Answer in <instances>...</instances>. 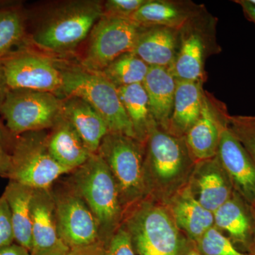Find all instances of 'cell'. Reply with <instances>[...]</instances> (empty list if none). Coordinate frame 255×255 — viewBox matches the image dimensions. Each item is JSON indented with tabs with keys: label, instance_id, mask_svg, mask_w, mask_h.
Instances as JSON below:
<instances>
[{
	"label": "cell",
	"instance_id": "obj_1",
	"mask_svg": "<svg viewBox=\"0 0 255 255\" xmlns=\"http://www.w3.org/2000/svg\"><path fill=\"white\" fill-rule=\"evenodd\" d=\"M196 163L184 137L174 136L159 127L152 128L145 142L146 199L165 206L189 184Z\"/></svg>",
	"mask_w": 255,
	"mask_h": 255
},
{
	"label": "cell",
	"instance_id": "obj_2",
	"mask_svg": "<svg viewBox=\"0 0 255 255\" xmlns=\"http://www.w3.org/2000/svg\"><path fill=\"white\" fill-rule=\"evenodd\" d=\"M67 181L78 191L98 223L100 241L107 248L123 224L124 211L112 172L98 153L68 174Z\"/></svg>",
	"mask_w": 255,
	"mask_h": 255
},
{
	"label": "cell",
	"instance_id": "obj_3",
	"mask_svg": "<svg viewBox=\"0 0 255 255\" xmlns=\"http://www.w3.org/2000/svg\"><path fill=\"white\" fill-rule=\"evenodd\" d=\"M123 226L136 255H187L194 246L165 206L144 199L124 216Z\"/></svg>",
	"mask_w": 255,
	"mask_h": 255
},
{
	"label": "cell",
	"instance_id": "obj_4",
	"mask_svg": "<svg viewBox=\"0 0 255 255\" xmlns=\"http://www.w3.org/2000/svg\"><path fill=\"white\" fill-rule=\"evenodd\" d=\"M97 153L112 172L125 216L147 197L144 178L145 143L124 134L109 132Z\"/></svg>",
	"mask_w": 255,
	"mask_h": 255
},
{
	"label": "cell",
	"instance_id": "obj_5",
	"mask_svg": "<svg viewBox=\"0 0 255 255\" xmlns=\"http://www.w3.org/2000/svg\"><path fill=\"white\" fill-rule=\"evenodd\" d=\"M62 94L87 102L105 120L109 132L136 138L131 122L119 97L118 89L102 73L85 69L62 71Z\"/></svg>",
	"mask_w": 255,
	"mask_h": 255
},
{
	"label": "cell",
	"instance_id": "obj_6",
	"mask_svg": "<svg viewBox=\"0 0 255 255\" xmlns=\"http://www.w3.org/2000/svg\"><path fill=\"white\" fill-rule=\"evenodd\" d=\"M103 16L100 1H75L55 10L33 34L37 46L55 52L72 49L91 32Z\"/></svg>",
	"mask_w": 255,
	"mask_h": 255
},
{
	"label": "cell",
	"instance_id": "obj_7",
	"mask_svg": "<svg viewBox=\"0 0 255 255\" xmlns=\"http://www.w3.org/2000/svg\"><path fill=\"white\" fill-rule=\"evenodd\" d=\"M46 130L16 135L11 150L7 179L33 189H50L58 179L70 173L50 153Z\"/></svg>",
	"mask_w": 255,
	"mask_h": 255
},
{
	"label": "cell",
	"instance_id": "obj_8",
	"mask_svg": "<svg viewBox=\"0 0 255 255\" xmlns=\"http://www.w3.org/2000/svg\"><path fill=\"white\" fill-rule=\"evenodd\" d=\"M63 100L50 92L10 89L0 114L11 133L52 128L62 115Z\"/></svg>",
	"mask_w": 255,
	"mask_h": 255
},
{
	"label": "cell",
	"instance_id": "obj_9",
	"mask_svg": "<svg viewBox=\"0 0 255 255\" xmlns=\"http://www.w3.org/2000/svg\"><path fill=\"white\" fill-rule=\"evenodd\" d=\"M60 179L51 190L60 240L69 249L100 241L98 223L93 213L67 179Z\"/></svg>",
	"mask_w": 255,
	"mask_h": 255
},
{
	"label": "cell",
	"instance_id": "obj_10",
	"mask_svg": "<svg viewBox=\"0 0 255 255\" xmlns=\"http://www.w3.org/2000/svg\"><path fill=\"white\" fill-rule=\"evenodd\" d=\"M142 28L130 18L103 15L90 32L84 69L101 73L119 56L131 52Z\"/></svg>",
	"mask_w": 255,
	"mask_h": 255
},
{
	"label": "cell",
	"instance_id": "obj_11",
	"mask_svg": "<svg viewBox=\"0 0 255 255\" xmlns=\"http://www.w3.org/2000/svg\"><path fill=\"white\" fill-rule=\"evenodd\" d=\"M1 60L9 89L62 94L63 73L49 58L20 48Z\"/></svg>",
	"mask_w": 255,
	"mask_h": 255
},
{
	"label": "cell",
	"instance_id": "obj_12",
	"mask_svg": "<svg viewBox=\"0 0 255 255\" xmlns=\"http://www.w3.org/2000/svg\"><path fill=\"white\" fill-rule=\"evenodd\" d=\"M207 14L204 9L180 31L179 50L169 68L177 80L205 82L206 57L210 54L212 43L206 26L212 19Z\"/></svg>",
	"mask_w": 255,
	"mask_h": 255
},
{
	"label": "cell",
	"instance_id": "obj_13",
	"mask_svg": "<svg viewBox=\"0 0 255 255\" xmlns=\"http://www.w3.org/2000/svg\"><path fill=\"white\" fill-rule=\"evenodd\" d=\"M229 117L226 105L205 90L200 117L184 136L196 162L217 155L221 131Z\"/></svg>",
	"mask_w": 255,
	"mask_h": 255
},
{
	"label": "cell",
	"instance_id": "obj_14",
	"mask_svg": "<svg viewBox=\"0 0 255 255\" xmlns=\"http://www.w3.org/2000/svg\"><path fill=\"white\" fill-rule=\"evenodd\" d=\"M218 156L233 189L250 204L255 201V163L227 125L221 131Z\"/></svg>",
	"mask_w": 255,
	"mask_h": 255
},
{
	"label": "cell",
	"instance_id": "obj_15",
	"mask_svg": "<svg viewBox=\"0 0 255 255\" xmlns=\"http://www.w3.org/2000/svg\"><path fill=\"white\" fill-rule=\"evenodd\" d=\"M188 186L201 205L213 213L228 200L234 191L218 155L196 162Z\"/></svg>",
	"mask_w": 255,
	"mask_h": 255
},
{
	"label": "cell",
	"instance_id": "obj_16",
	"mask_svg": "<svg viewBox=\"0 0 255 255\" xmlns=\"http://www.w3.org/2000/svg\"><path fill=\"white\" fill-rule=\"evenodd\" d=\"M214 217L215 227L227 233L234 246L248 253L254 230L251 205L234 191L228 200L214 212Z\"/></svg>",
	"mask_w": 255,
	"mask_h": 255
},
{
	"label": "cell",
	"instance_id": "obj_17",
	"mask_svg": "<svg viewBox=\"0 0 255 255\" xmlns=\"http://www.w3.org/2000/svg\"><path fill=\"white\" fill-rule=\"evenodd\" d=\"M204 9L192 1L147 0L130 19L143 27L160 26L181 31Z\"/></svg>",
	"mask_w": 255,
	"mask_h": 255
},
{
	"label": "cell",
	"instance_id": "obj_18",
	"mask_svg": "<svg viewBox=\"0 0 255 255\" xmlns=\"http://www.w3.org/2000/svg\"><path fill=\"white\" fill-rule=\"evenodd\" d=\"M165 206L178 228L194 243L214 226V213L201 205L188 185Z\"/></svg>",
	"mask_w": 255,
	"mask_h": 255
},
{
	"label": "cell",
	"instance_id": "obj_19",
	"mask_svg": "<svg viewBox=\"0 0 255 255\" xmlns=\"http://www.w3.org/2000/svg\"><path fill=\"white\" fill-rule=\"evenodd\" d=\"M180 31L165 26L142 28L132 52L150 67L170 68L179 50Z\"/></svg>",
	"mask_w": 255,
	"mask_h": 255
},
{
	"label": "cell",
	"instance_id": "obj_20",
	"mask_svg": "<svg viewBox=\"0 0 255 255\" xmlns=\"http://www.w3.org/2000/svg\"><path fill=\"white\" fill-rule=\"evenodd\" d=\"M32 252L46 251L63 243L58 234L51 188L33 189L31 199Z\"/></svg>",
	"mask_w": 255,
	"mask_h": 255
},
{
	"label": "cell",
	"instance_id": "obj_21",
	"mask_svg": "<svg viewBox=\"0 0 255 255\" xmlns=\"http://www.w3.org/2000/svg\"><path fill=\"white\" fill-rule=\"evenodd\" d=\"M62 114L91 153H97L102 139L109 132L108 127L100 114L85 100L68 97L63 100Z\"/></svg>",
	"mask_w": 255,
	"mask_h": 255
},
{
	"label": "cell",
	"instance_id": "obj_22",
	"mask_svg": "<svg viewBox=\"0 0 255 255\" xmlns=\"http://www.w3.org/2000/svg\"><path fill=\"white\" fill-rule=\"evenodd\" d=\"M177 81L169 68L150 67L142 82L156 124L167 131L173 110Z\"/></svg>",
	"mask_w": 255,
	"mask_h": 255
},
{
	"label": "cell",
	"instance_id": "obj_23",
	"mask_svg": "<svg viewBox=\"0 0 255 255\" xmlns=\"http://www.w3.org/2000/svg\"><path fill=\"white\" fill-rule=\"evenodd\" d=\"M177 81L173 110L166 132L182 137L200 117L205 90L204 82Z\"/></svg>",
	"mask_w": 255,
	"mask_h": 255
},
{
	"label": "cell",
	"instance_id": "obj_24",
	"mask_svg": "<svg viewBox=\"0 0 255 255\" xmlns=\"http://www.w3.org/2000/svg\"><path fill=\"white\" fill-rule=\"evenodd\" d=\"M47 143L53 158L70 172L85 163L92 154L63 114L48 134Z\"/></svg>",
	"mask_w": 255,
	"mask_h": 255
},
{
	"label": "cell",
	"instance_id": "obj_25",
	"mask_svg": "<svg viewBox=\"0 0 255 255\" xmlns=\"http://www.w3.org/2000/svg\"><path fill=\"white\" fill-rule=\"evenodd\" d=\"M33 189L9 180L3 193L11 212L15 243L30 253L33 248L31 204Z\"/></svg>",
	"mask_w": 255,
	"mask_h": 255
},
{
	"label": "cell",
	"instance_id": "obj_26",
	"mask_svg": "<svg viewBox=\"0 0 255 255\" xmlns=\"http://www.w3.org/2000/svg\"><path fill=\"white\" fill-rule=\"evenodd\" d=\"M119 97L130 122L135 137L145 143L152 128L158 127L151 112L148 97L142 84L119 87Z\"/></svg>",
	"mask_w": 255,
	"mask_h": 255
},
{
	"label": "cell",
	"instance_id": "obj_27",
	"mask_svg": "<svg viewBox=\"0 0 255 255\" xmlns=\"http://www.w3.org/2000/svg\"><path fill=\"white\" fill-rule=\"evenodd\" d=\"M25 32L21 9L9 4L0 5V60L21 48Z\"/></svg>",
	"mask_w": 255,
	"mask_h": 255
},
{
	"label": "cell",
	"instance_id": "obj_28",
	"mask_svg": "<svg viewBox=\"0 0 255 255\" xmlns=\"http://www.w3.org/2000/svg\"><path fill=\"white\" fill-rule=\"evenodd\" d=\"M149 66L133 52H128L114 60L101 72L117 88L142 84Z\"/></svg>",
	"mask_w": 255,
	"mask_h": 255
},
{
	"label": "cell",
	"instance_id": "obj_29",
	"mask_svg": "<svg viewBox=\"0 0 255 255\" xmlns=\"http://www.w3.org/2000/svg\"><path fill=\"white\" fill-rule=\"evenodd\" d=\"M195 246L201 255H250L238 249L230 238L215 226L196 242Z\"/></svg>",
	"mask_w": 255,
	"mask_h": 255
},
{
	"label": "cell",
	"instance_id": "obj_30",
	"mask_svg": "<svg viewBox=\"0 0 255 255\" xmlns=\"http://www.w3.org/2000/svg\"><path fill=\"white\" fill-rule=\"evenodd\" d=\"M228 127L255 163V117L230 115Z\"/></svg>",
	"mask_w": 255,
	"mask_h": 255
},
{
	"label": "cell",
	"instance_id": "obj_31",
	"mask_svg": "<svg viewBox=\"0 0 255 255\" xmlns=\"http://www.w3.org/2000/svg\"><path fill=\"white\" fill-rule=\"evenodd\" d=\"M147 0H108L103 3L104 16L130 18Z\"/></svg>",
	"mask_w": 255,
	"mask_h": 255
},
{
	"label": "cell",
	"instance_id": "obj_32",
	"mask_svg": "<svg viewBox=\"0 0 255 255\" xmlns=\"http://www.w3.org/2000/svg\"><path fill=\"white\" fill-rule=\"evenodd\" d=\"M14 243L11 212L7 201L2 194L0 197V251Z\"/></svg>",
	"mask_w": 255,
	"mask_h": 255
},
{
	"label": "cell",
	"instance_id": "obj_33",
	"mask_svg": "<svg viewBox=\"0 0 255 255\" xmlns=\"http://www.w3.org/2000/svg\"><path fill=\"white\" fill-rule=\"evenodd\" d=\"M105 255H136L130 236L123 224L107 245Z\"/></svg>",
	"mask_w": 255,
	"mask_h": 255
},
{
	"label": "cell",
	"instance_id": "obj_34",
	"mask_svg": "<svg viewBox=\"0 0 255 255\" xmlns=\"http://www.w3.org/2000/svg\"><path fill=\"white\" fill-rule=\"evenodd\" d=\"M105 245L99 241L89 246L72 248L67 255H105Z\"/></svg>",
	"mask_w": 255,
	"mask_h": 255
},
{
	"label": "cell",
	"instance_id": "obj_35",
	"mask_svg": "<svg viewBox=\"0 0 255 255\" xmlns=\"http://www.w3.org/2000/svg\"><path fill=\"white\" fill-rule=\"evenodd\" d=\"M16 135L11 133L6 125L0 121V147L11 154Z\"/></svg>",
	"mask_w": 255,
	"mask_h": 255
},
{
	"label": "cell",
	"instance_id": "obj_36",
	"mask_svg": "<svg viewBox=\"0 0 255 255\" xmlns=\"http://www.w3.org/2000/svg\"><path fill=\"white\" fill-rule=\"evenodd\" d=\"M11 167V155L0 147V177L6 178Z\"/></svg>",
	"mask_w": 255,
	"mask_h": 255
},
{
	"label": "cell",
	"instance_id": "obj_37",
	"mask_svg": "<svg viewBox=\"0 0 255 255\" xmlns=\"http://www.w3.org/2000/svg\"><path fill=\"white\" fill-rule=\"evenodd\" d=\"M10 90L6 82V77L1 60H0V111L6 100V95Z\"/></svg>",
	"mask_w": 255,
	"mask_h": 255
},
{
	"label": "cell",
	"instance_id": "obj_38",
	"mask_svg": "<svg viewBox=\"0 0 255 255\" xmlns=\"http://www.w3.org/2000/svg\"><path fill=\"white\" fill-rule=\"evenodd\" d=\"M69 250L64 243H61L46 251L32 252L31 255H67Z\"/></svg>",
	"mask_w": 255,
	"mask_h": 255
},
{
	"label": "cell",
	"instance_id": "obj_39",
	"mask_svg": "<svg viewBox=\"0 0 255 255\" xmlns=\"http://www.w3.org/2000/svg\"><path fill=\"white\" fill-rule=\"evenodd\" d=\"M234 1L241 5L245 16L255 24V6L250 2L249 0H237Z\"/></svg>",
	"mask_w": 255,
	"mask_h": 255
},
{
	"label": "cell",
	"instance_id": "obj_40",
	"mask_svg": "<svg viewBox=\"0 0 255 255\" xmlns=\"http://www.w3.org/2000/svg\"><path fill=\"white\" fill-rule=\"evenodd\" d=\"M0 255H31V253L16 243L6 247L0 251Z\"/></svg>",
	"mask_w": 255,
	"mask_h": 255
},
{
	"label": "cell",
	"instance_id": "obj_41",
	"mask_svg": "<svg viewBox=\"0 0 255 255\" xmlns=\"http://www.w3.org/2000/svg\"><path fill=\"white\" fill-rule=\"evenodd\" d=\"M252 214L254 220V230H253V239H252L251 246L248 250V253L250 255H255V201L251 205Z\"/></svg>",
	"mask_w": 255,
	"mask_h": 255
},
{
	"label": "cell",
	"instance_id": "obj_42",
	"mask_svg": "<svg viewBox=\"0 0 255 255\" xmlns=\"http://www.w3.org/2000/svg\"><path fill=\"white\" fill-rule=\"evenodd\" d=\"M187 255H201L200 253L196 249L195 243H194V246L191 247V249L188 252Z\"/></svg>",
	"mask_w": 255,
	"mask_h": 255
},
{
	"label": "cell",
	"instance_id": "obj_43",
	"mask_svg": "<svg viewBox=\"0 0 255 255\" xmlns=\"http://www.w3.org/2000/svg\"><path fill=\"white\" fill-rule=\"evenodd\" d=\"M249 1L253 6H255V0H249Z\"/></svg>",
	"mask_w": 255,
	"mask_h": 255
}]
</instances>
